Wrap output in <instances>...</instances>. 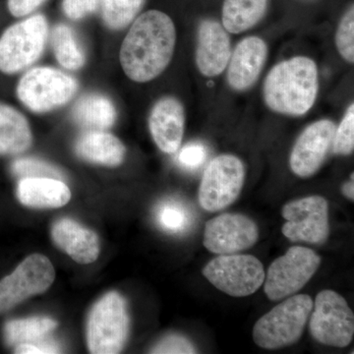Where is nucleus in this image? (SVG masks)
I'll return each instance as SVG.
<instances>
[{
    "mask_svg": "<svg viewBox=\"0 0 354 354\" xmlns=\"http://www.w3.org/2000/svg\"><path fill=\"white\" fill-rule=\"evenodd\" d=\"M176 44L174 21L150 10L133 22L120 48L121 67L128 78L146 83L160 76L171 64Z\"/></svg>",
    "mask_w": 354,
    "mask_h": 354,
    "instance_id": "f257e3e1",
    "label": "nucleus"
},
{
    "mask_svg": "<svg viewBox=\"0 0 354 354\" xmlns=\"http://www.w3.org/2000/svg\"><path fill=\"white\" fill-rule=\"evenodd\" d=\"M318 90L315 62L295 57L272 67L266 77L263 95L268 108L274 113L301 116L315 104Z\"/></svg>",
    "mask_w": 354,
    "mask_h": 354,
    "instance_id": "f03ea898",
    "label": "nucleus"
},
{
    "mask_svg": "<svg viewBox=\"0 0 354 354\" xmlns=\"http://www.w3.org/2000/svg\"><path fill=\"white\" fill-rule=\"evenodd\" d=\"M308 295L288 297L261 317L253 328L254 342L265 349H279L297 344L313 309Z\"/></svg>",
    "mask_w": 354,
    "mask_h": 354,
    "instance_id": "7ed1b4c3",
    "label": "nucleus"
},
{
    "mask_svg": "<svg viewBox=\"0 0 354 354\" xmlns=\"http://www.w3.org/2000/svg\"><path fill=\"white\" fill-rule=\"evenodd\" d=\"M48 38V20L36 14L7 28L0 36V72L19 73L43 55Z\"/></svg>",
    "mask_w": 354,
    "mask_h": 354,
    "instance_id": "20e7f679",
    "label": "nucleus"
},
{
    "mask_svg": "<svg viewBox=\"0 0 354 354\" xmlns=\"http://www.w3.org/2000/svg\"><path fill=\"white\" fill-rule=\"evenodd\" d=\"M129 334L127 301L115 291L106 293L91 310L87 324V346L91 353H121Z\"/></svg>",
    "mask_w": 354,
    "mask_h": 354,
    "instance_id": "39448f33",
    "label": "nucleus"
},
{
    "mask_svg": "<svg viewBox=\"0 0 354 354\" xmlns=\"http://www.w3.org/2000/svg\"><path fill=\"white\" fill-rule=\"evenodd\" d=\"M77 91L74 77L51 67H36L21 77L16 94L26 108L44 113L64 106Z\"/></svg>",
    "mask_w": 354,
    "mask_h": 354,
    "instance_id": "423d86ee",
    "label": "nucleus"
},
{
    "mask_svg": "<svg viewBox=\"0 0 354 354\" xmlns=\"http://www.w3.org/2000/svg\"><path fill=\"white\" fill-rule=\"evenodd\" d=\"M309 322L313 339L325 346L344 348L353 342L354 315L344 297L334 290L317 295Z\"/></svg>",
    "mask_w": 354,
    "mask_h": 354,
    "instance_id": "0eeeda50",
    "label": "nucleus"
},
{
    "mask_svg": "<svg viewBox=\"0 0 354 354\" xmlns=\"http://www.w3.org/2000/svg\"><path fill=\"white\" fill-rule=\"evenodd\" d=\"M218 290L234 297L253 295L264 285V266L259 259L245 254L221 255L209 261L202 271Z\"/></svg>",
    "mask_w": 354,
    "mask_h": 354,
    "instance_id": "6e6552de",
    "label": "nucleus"
},
{
    "mask_svg": "<svg viewBox=\"0 0 354 354\" xmlns=\"http://www.w3.org/2000/svg\"><path fill=\"white\" fill-rule=\"evenodd\" d=\"M320 264V256L312 249L290 247L270 266L264 281L266 295L272 301H279L295 295L313 278Z\"/></svg>",
    "mask_w": 354,
    "mask_h": 354,
    "instance_id": "1a4fd4ad",
    "label": "nucleus"
},
{
    "mask_svg": "<svg viewBox=\"0 0 354 354\" xmlns=\"http://www.w3.org/2000/svg\"><path fill=\"white\" fill-rule=\"evenodd\" d=\"M245 180V167L234 155H221L211 160L199 186L200 206L215 213L227 208L241 195Z\"/></svg>",
    "mask_w": 354,
    "mask_h": 354,
    "instance_id": "9d476101",
    "label": "nucleus"
},
{
    "mask_svg": "<svg viewBox=\"0 0 354 354\" xmlns=\"http://www.w3.org/2000/svg\"><path fill=\"white\" fill-rule=\"evenodd\" d=\"M55 270L48 258L32 254L0 281V313L22 304L28 298L43 293L53 285Z\"/></svg>",
    "mask_w": 354,
    "mask_h": 354,
    "instance_id": "9b49d317",
    "label": "nucleus"
},
{
    "mask_svg": "<svg viewBox=\"0 0 354 354\" xmlns=\"http://www.w3.org/2000/svg\"><path fill=\"white\" fill-rule=\"evenodd\" d=\"M286 223L281 232L293 242L323 244L330 234L329 204L314 195L288 202L281 209Z\"/></svg>",
    "mask_w": 354,
    "mask_h": 354,
    "instance_id": "f8f14e48",
    "label": "nucleus"
},
{
    "mask_svg": "<svg viewBox=\"0 0 354 354\" xmlns=\"http://www.w3.org/2000/svg\"><path fill=\"white\" fill-rule=\"evenodd\" d=\"M259 239L255 221L241 214H223L207 221L204 246L214 254L228 255L252 247Z\"/></svg>",
    "mask_w": 354,
    "mask_h": 354,
    "instance_id": "ddd939ff",
    "label": "nucleus"
},
{
    "mask_svg": "<svg viewBox=\"0 0 354 354\" xmlns=\"http://www.w3.org/2000/svg\"><path fill=\"white\" fill-rule=\"evenodd\" d=\"M335 128L330 120H318L305 128L290 153V169L295 176L308 178L321 169L332 148Z\"/></svg>",
    "mask_w": 354,
    "mask_h": 354,
    "instance_id": "4468645a",
    "label": "nucleus"
},
{
    "mask_svg": "<svg viewBox=\"0 0 354 354\" xmlns=\"http://www.w3.org/2000/svg\"><path fill=\"white\" fill-rule=\"evenodd\" d=\"M232 55L230 35L220 23L202 21L198 29L196 64L205 77L221 75Z\"/></svg>",
    "mask_w": 354,
    "mask_h": 354,
    "instance_id": "2eb2a0df",
    "label": "nucleus"
},
{
    "mask_svg": "<svg viewBox=\"0 0 354 354\" xmlns=\"http://www.w3.org/2000/svg\"><path fill=\"white\" fill-rule=\"evenodd\" d=\"M267 55V44L259 37H247L239 41L227 64L230 88L243 92L252 87L264 68Z\"/></svg>",
    "mask_w": 354,
    "mask_h": 354,
    "instance_id": "dca6fc26",
    "label": "nucleus"
},
{
    "mask_svg": "<svg viewBox=\"0 0 354 354\" xmlns=\"http://www.w3.org/2000/svg\"><path fill=\"white\" fill-rule=\"evenodd\" d=\"M185 127L183 104L174 97L156 102L149 116V128L156 145L162 152L174 153L181 145Z\"/></svg>",
    "mask_w": 354,
    "mask_h": 354,
    "instance_id": "f3484780",
    "label": "nucleus"
},
{
    "mask_svg": "<svg viewBox=\"0 0 354 354\" xmlns=\"http://www.w3.org/2000/svg\"><path fill=\"white\" fill-rule=\"evenodd\" d=\"M51 237L60 250L80 264H91L99 257V236L75 221H57L51 228Z\"/></svg>",
    "mask_w": 354,
    "mask_h": 354,
    "instance_id": "a211bd4d",
    "label": "nucleus"
},
{
    "mask_svg": "<svg viewBox=\"0 0 354 354\" xmlns=\"http://www.w3.org/2000/svg\"><path fill=\"white\" fill-rule=\"evenodd\" d=\"M17 197L24 206L35 209L62 208L71 199V191L60 179L50 177L21 178Z\"/></svg>",
    "mask_w": 354,
    "mask_h": 354,
    "instance_id": "6ab92c4d",
    "label": "nucleus"
},
{
    "mask_svg": "<svg viewBox=\"0 0 354 354\" xmlns=\"http://www.w3.org/2000/svg\"><path fill=\"white\" fill-rule=\"evenodd\" d=\"M75 152L92 164L118 167L124 160L127 149L114 135L104 130H90L77 140Z\"/></svg>",
    "mask_w": 354,
    "mask_h": 354,
    "instance_id": "aec40b11",
    "label": "nucleus"
},
{
    "mask_svg": "<svg viewBox=\"0 0 354 354\" xmlns=\"http://www.w3.org/2000/svg\"><path fill=\"white\" fill-rule=\"evenodd\" d=\"M32 143L31 127L17 109L0 102V156L26 152Z\"/></svg>",
    "mask_w": 354,
    "mask_h": 354,
    "instance_id": "412c9836",
    "label": "nucleus"
},
{
    "mask_svg": "<svg viewBox=\"0 0 354 354\" xmlns=\"http://www.w3.org/2000/svg\"><path fill=\"white\" fill-rule=\"evenodd\" d=\"M74 120L90 130H104L116 120L113 102L106 95L87 94L81 97L72 109Z\"/></svg>",
    "mask_w": 354,
    "mask_h": 354,
    "instance_id": "4be33fe9",
    "label": "nucleus"
},
{
    "mask_svg": "<svg viewBox=\"0 0 354 354\" xmlns=\"http://www.w3.org/2000/svg\"><path fill=\"white\" fill-rule=\"evenodd\" d=\"M268 0H223L221 20L230 34H241L258 24L265 15Z\"/></svg>",
    "mask_w": 354,
    "mask_h": 354,
    "instance_id": "5701e85b",
    "label": "nucleus"
},
{
    "mask_svg": "<svg viewBox=\"0 0 354 354\" xmlns=\"http://www.w3.org/2000/svg\"><path fill=\"white\" fill-rule=\"evenodd\" d=\"M50 43L58 64L70 71L82 68L86 62L85 53L69 26H55L51 31Z\"/></svg>",
    "mask_w": 354,
    "mask_h": 354,
    "instance_id": "b1692460",
    "label": "nucleus"
},
{
    "mask_svg": "<svg viewBox=\"0 0 354 354\" xmlns=\"http://www.w3.org/2000/svg\"><path fill=\"white\" fill-rule=\"evenodd\" d=\"M57 324L48 317H32L10 321L4 328V337L9 346L39 342L57 328Z\"/></svg>",
    "mask_w": 354,
    "mask_h": 354,
    "instance_id": "393cba45",
    "label": "nucleus"
},
{
    "mask_svg": "<svg viewBox=\"0 0 354 354\" xmlns=\"http://www.w3.org/2000/svg\"><path fill=\"white\" fill-rule=\"evenodd\" d=\"M145 0H102V16L111 30L127 27L138 15Z\"/></svg>",
    "mask_w": 354,
    "mask_h": 354,
    "instance_id": "a878e982",
    "label": "nucleus"
},
{
    "mask_svg": "<svg viewBox=\"0 0 354 354\" xmlns=\"http://www.w3.org/2000/svg\"><path fill=\"white\" fill-rule=\"evenodd\" d=\"M156 218L160 227L171 234L185 232L192 221L189 209L183 202L174 199L165 200L158 205Z\"/></svg>",
    "mask_w": 354,
    "mask_h": 354,
    "instance_id": "bb28decb",
    "label": "nucleus"
},
{
    "mask_svg": "<svg viewBox=\"0 0 354 354\" xmlns=\"http://www.w3.org/2000/svg\"><path fill=\"white\" fill-rule=\"evenodd\" d=\"M14 176L19 178L28 177H50V178H64V172L55 165L38 160V158H23L15 160L11 167Z\"/></svg>",
    "mask_w": 354,
    "mask_h": 354,
    "instance_id": "cd10ccee",
    "label": "nucleus"
},
{
    "mask_svg": "<svg viewBox=\"0 0 354 354\" xmlns=\"http://www.w3.org/2000/svg\"><path fill=\"white\" fill-rule=\"evenodd\" d=\"M335 46L341 57L348 64L354 62V8L346 11L337 27L335 37Z\"/></svg>",
    "mask_w": 354,
    "mask_h": 354,
    "instance_id": "c85d7f7f",
    "label": "nucleus"
},
{
    "mask_svg": "<svg viewBox=\"0 0 354 354\" xmlns=\"http://www.w3.org/2000/svg\"><path fill=\"white\" fill-rule=\"evenodd\" d=\"M333 152L337 156H348L354 149V106L351 104L339 127L335 128L332 145Z\"/></svg>",
    "mask_w": 354,
    "mask_h": 354,
    "instance_id": "c756f323",
    "label": "nucleus"
},
{
    "mask_svg": "<svg viewBox=\"0 0 354 354\" xmlns=\"http://www.w3.org/2000/svg\"><path fill=\"white\" fill-rule=\"evenodd\" d=\"M152 353H196L194 344L180 335H171L164 337L162 341L151 351Z\"/></svg>",
    "mask_w": 354,
    "mask_h": 354,
    "instance_id": "7c9ffc66",
    "label": "nucleus"
},
{
    "mask_svg": "<svg viewBox=\"0 0 354 354\" xmlns=\"http://www.w3.org/2000/svg\"><path fill=\"white\" fill-rule=\"evenodd\" d=\"M101 3L102 0H64L62 9L69 19L78 21L95 12Z\"/></svg>",
    "mask_w": 354,
    "mask_h": 354,
    "instance_id": "2f4dec72",
    "label": "nucleus"
},
{
    "mask_svg": "<svg viewBox=\"0 0 354 354\" xmlns=\"http://www.w3.org/2000/svg\"><path fill=\"white\" fill-rule=\"evenodd\" d=\"M207 158V150L201 143H189L179 152V164L186 169H195L201 167Z\"/></svg>",
    "mask_w": 354,
    "mask_h": 354,
    "instance_id": "473e14b6",
    "label": "nucleus"
},
{
    "mask_svg": "<svg viewBox=\"0 0 354 354\" xmlns=\"http://www.w3.org/2000/svg\"><path fill=\"white\" fill-rule=\"evenodd\" d=\"M60 353L59 346L55 342L44 341L43 342H25L16 346L15 353L44 354Z\"/></svg>",
    "mask_w": 354,
    "mask_h": 354,
    "instance_id": "72a5a7b5",
    "label": "nucleus"
},
{
    "mask_svg": "<svg viewBox=\"0 0 354 354\" xmlns=\"http://www.w3.org/2000/svg\"><path fill=\"white\" fill-rule=\"evenodd\" d=\"M46 0H7V8L14 17L29 15L38 9Z\"/></svg>",
    "mask_w": 354,
    "mask_h": 354,
    "instance_id": "f704fd0d",
    "label": "nucleus"
},
{
    "mask_svg": "<svg viewBox=\"0 0 354 354\" xmlns=\"http://www.w3.org/2000/svg\"><path fill=\"white\" fill-rule=\"evenodd\" d=\"M342 194L344 195L348 199L353 201L354 200V177L353 174H351V179L342 185Z\"/></svg>",
    "mask_w": 354,
    "mask_h": 354,
    "instance_id": "c9c22d12",
    "label": "nucleus"
}]
</instances>
